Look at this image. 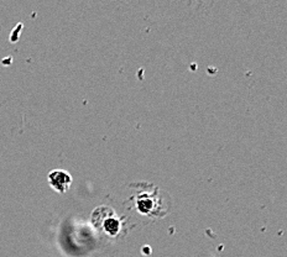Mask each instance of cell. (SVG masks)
<instances>
[{"label": "cell", "mask_w": 287, "mask_h": 257, "mask_svg": "<svg viewBox=\"0 0 287 257\" xmlns=\"http://www.w3.org/2000/svg\"><path fill=\"white\" fill-rule=\"evenodd\" d=\"M48 183L58 193H64L72 184V176L63 169H55L48 173Z\"/></svg>", "instance_id": "2"}, {"label": "cell", "mask_w": 287, "mask_h": 257, "mask_svg": "<svg viewBox=\"0 0 287 257\" xmlns=\"http://www.w3.org/2000/svg\"><path fill=\"white\" fill-rule=\"evenodd\" d=\"M92 223L98 230L107 235L115 236L120 231V220L109 207H98L92 214Z\"/></svg>", "instance_id": "1"}]
</instances>
